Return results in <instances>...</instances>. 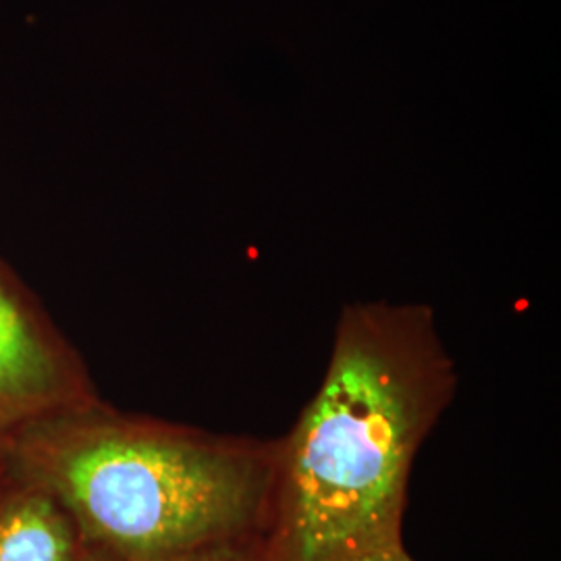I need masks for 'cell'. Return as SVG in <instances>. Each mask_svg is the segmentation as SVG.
I'll return each instance as SVG.
<instances>
[{
    "mask_svg": "<svg viewBox=\"0 0 561 561\" xmlns=\"http://www.w3.org/2000/svg\"><path fill=\"white\" fill-rule=\"evenodd\" d=\"M80 533L69 514L34 484L0 500V561H76Z\"/></svg>",
    "mask_w": 561,
    "mask_h": 561,
    "instance_id": "277c9868",
    "label": "cell"
},
{
    "mask_svg": "<svg viewBox=\"0 0 561 561\" xmlns=\"http://www.w3.org/2000/svg\"><path fill=\"white\" fill-rule=\"evenodd\" d=\"M85 405L78 368L0 277V433Z\"/></svg>",
    "mask_w": 561,
    "mask_h": 561,
    "instance_id": "3957f363",
    "label": "cell"
},
{
    "mask_svg": "<svg viewBox=\"0 0 561 561\" xmlns=\"http://www.w3.org/2000/svg\"><path fill=\"white\" fill-rule=\"evenodd\" d=\"M456 387L431 306L347 304L317 396L277 439L262 561H335L403 539L412 463Z\"/></svg>",
    "mask_w": 561,
    "mask_h": 561,
    "instance_id": "6da1fadb",
    "label": "cell"
},
{
    "mask_svg": "<svg viewBox=\"0 0 561 561\" xmlns=\"http://www.w3.org/2000/svg\"><path fill=\"white\" fill-rule=\"evenodd\" d=\"M76 561H121L119 558H115V556H111V553H106V551H102V549H94V547H88V545H83L81 547L80 556H78V560Z\"/></svg>",
    "mask_w": 561,
    "mask_h": 561,
    "instance_id": "52a82bcc",
    "label": "cell"
},
{
    "mask_svg": "<svg viewBox=\"0 0 561 561\" xmlns=\"http://www.w3.org/2000/svg\"><path fill=\"white\" fill-rule=\"evenodd\" d=\"M275 449L85 405L27 426L21 460L83 545L121 561H173L259 539Z\"/></svg>",
    "mask_w": 561,
    "mask_h": 561,
    "instance_id": "7a4b0ae2",
    "label": "cell"
},
{
    "mask_svg": "<svg viewBox=\"0 0 561 561\" xmlns=\"http://www.w3.org/2000/svg\"><path fill=\"white\" fill-rule=\"evenodd\" d=\"M335 561H414L403 547V539L398 541L379 542L373 547L360 549L356 553H350L345 558Z\"/></svg>",
    "mask_w": 561,
    "mask_h": 561,
    "instance_id": "8992f818",
    "label": "cell"
},
{
    "mask_svg": "<svg viewBox=\"0 0 561 561\" xmlns=\"http://www.w3.org/2000/svg\"><path fill=\"white\" fill-rule=\"evenodd\" d=\"M173 561H262L259 539H240L202 547Z\"/></svg>",
    "mask_w": 561,
    "mask_h": 561,
    "instance_id": "5b68a950",
    "label": "cell"
}]
</instances>
